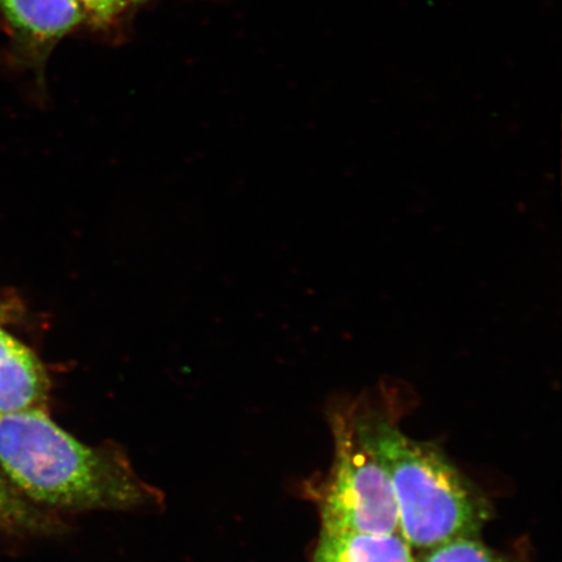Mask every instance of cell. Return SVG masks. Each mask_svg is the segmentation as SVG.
<instances>
[{"mask_svg":"<svg viewBox=\"0 0 562 562\" xmlns=\"http://www.w3.org/2000/svg\"><path fill=\"white\" fill-rule=\"evenodd\" d=\"M131 3H140V2H147V0H128Z\"/></svg>","mask_w":562,"mask_h":562,"instance_id":"8fae6325","label":"cell"},{"mask_svg":"<svg viewBox=\"0 0 562 562\" xmlns=\"http://www.w3.org/2000/svg\"><path fill=\"white\" fill-rule=\"evenodd\" d=\"M312 562H416L402 533L322 531Z\"/></svg>","mask_w":562,"mask_h":562,"instance_id":"5b68a950","label":"cell"},{"mask_svg":"<svg viewBox=\"0 0 562 562\" xmlns=\"http://www.w3.org/2000/svg\"><path fill=\"white\" fill-rule=\"evenodd\" d=\"M80 7L86 20L94 21L97 24L110 23L116 19L128 5V0H75Z\"/></svg>","mask_w":562,"mask_h":562,"instance_id":"9c48e42d","label":"cell"},{"mask_svg":"<svg viewBox=\"0 0 562 562\" xmlns=\"http://www.w3.org/2000/svg\"><path fill=\"white\" fill-rule=\"evenodd\" d=\"M48 389L44 364L24 344L0 363V414L45 409Z\"/></svg>","mask_w":562,"mask_h":562,"instance_id":"8992f818","label":"cell"},{"mask_svg":"<svg viewBox=\"0 0 562 562\" xmlns=\"http://www.w3.org/2000/svg\"><path fill=\"white\" fill-rule=\"evenodd\" d=\"M0 529L18 532H50L55 525L50 518L27 504L0 473Z\"/></svg>","mask_w":562,"mask_h":562,"instance_id":"52a82bcc","label":"cell"},{"mask_svg":"<svg viewBox=\"0 0 562 562\" xmlns=\"http://www.w3.org/2000/svg\"><path fill=\"white\" fill-rule=\"evenodd\" d=\"M0 467L27 497L53 508L123 510L150 501L122 459L82 445L45 409L0 414Z\"/></svg>","mask_w":562,"mask_h":562,"instance_id":"6da1fadb","label":"cell"},{"mask_svg":"<svg viewBox=\"0 0 562 562\" xmlns=\"http://www.w3.org/2000/svg\"><path fill=\"white\" fill-rule=\"evenodd\" d=\"M0 20L21 55L42 59L86 15L75 0H0Z\"/></svg>","mask_w":562,"mask_h":562,"instance_id":"277c9868","label":"cell"},{"mask_svg":"<svg viewBox=\"0 0 562 562\" xmlns=\"http://www.w3.org/2000/svg\"><path fill=\"white\" fill-rule=\"evenodd\" d=\"M23 344L5 333L4 329L0 328V363H2L7 357H10L13 351L18 350Z\"/></svg>","mask_w":562,"mask_h":562,"instance_id":"30bf717a","label":"cell"},{"mask_svg":"<svg viewBox=\"0 0 562 562\" xmlns=\"http://www.w3.org/2000/svg\"><path fill=\"white\" fill-rule=\"evenodd\" d=\"M382 463L395 494L400 533L412 548L431 550L462 537H477L488 505L438 448L386 422L356 424Z\"/></svg>","mask_w":562,"mask_h":562,"instance_id":"7a4b0ae2","label":"cell"},{"mask_svg":"<svg viewBox=\"0 0 562 562\" xmlns=\"http://www.w3.org/2000/svg\"><path fill=\"white\" fill-rule=\"evenodd\" d=\"M334 435V467L321 497L322 531L400 532L390 476L356 424L336 418Z\"/></svg>","mask_w":562,"mask_h":562,"instance_id":"3957f363","label":"cell"},{"mask_svg":"<svg viewBox=\"0 0 562 562\" xmlns=\"http://www.w3.org/2000/svg\"><path fill=\"white\" fill-rule=\"evenodd\" d=\"M420 562H505L476 537H462L427 550Z\"/></svg>","mask_w":562,"mask_h":562,"instance_id":"ba28073f","label":"cell"}]
</instances>
